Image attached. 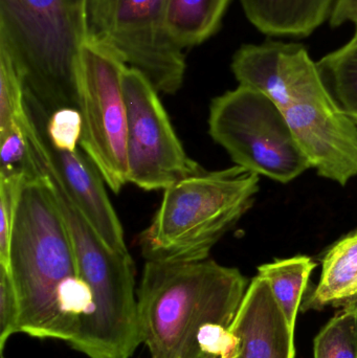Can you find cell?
I'll return each mask as SVG.
<instances>
[{"label":"cell","instance_id":"cell-25","mask_svg":"<svg viewBox=\"0 0 357 358\" xmlns=\"http://www.w3.org/2000/svg\"><path fill=\"white\" fill-rule=\"evenodd\" d=\"M329 22L333 27H339L346 22L357 23V0H335Z\"/></svg>","mask_w":357,"mask_h":358},{"label":"cell","instance_id":"cell-19","mask_svg":"<svg viewBox=\"0 0 357 358\" xmlns=\"http://www.w3.org/2000/svg\"><path fill=\"white\" fill-rule=\"evenodd\" d=\"M314 358H357V305L345 307L321 330Z\"/></svg>","mask_w":357,"mask_h":358},{"label":"cell","instance_id":"cell-10","mask_svg":"<svg viewBox=\"0 0 357 358\" xmlns=\"http://www.w3.org/2000/svg\"><path fill=\"white\" fill-rule=\"evenodd\" d=\"M123 90L127 107L129 183L147 192L168 187L203 169L178 138L159 92L143 73L126 67Z\"/></svg>","mask_w":357,"mask_h":358},{"label":"cell","instance_id":"cell-4","mask_svg":"<svg viewBox=\"0 0 357 358\" xmlns=\"http://www.w3.org/2000/svg\"><path fill=\"white\" fill-rule=\"evenodd\" d=\"M259 176L240 166L182 179L163 191L161 206L138 238L140 254L153 262H197L251 210Z\"/></svg>","mask_w":357,"mask_h":358},{"label":"cell","instance_id":"cell-1","mask_svg":"<svg viewBox=\"0 0 357 358\" xmlns=\"http://www.w3.org/2000/svg\"><path fill=\"white\" fill-rule=\"evenodd\" d=\"M249 281L215 261H146L138 289L143 343L151 358H198L196 336L209 323L231 327Z\"/></svg>","mask_w":357,"mask_h":358},{"label":"cell","instance_id":"cell-12","mask_svg":"<svg viewBox=\"0 0 357 358\" xmlns=\"http://www.w3.org/2000/svg\"><path fill=\"white\" fill-rule=\"evenodd\" d=\"M48 151L69 195L107 248L127 254L123 227L109 199L104 179L89 157L78 149L75 152L57 150L48 143Z\"/></svg>","mask_w":357,"mask_h":358},{"label":"cell","instance_id":"cell-6","mask_svg":"<svg viewBox=\"0 0 357 358\" xmlns=\"http://www.w3.org/2000/svg\"><path fill=\"white\" fill-rule=\"evenodd\" d=\"M287 123L310 166L321 176L346 185L357 176V125L325 87L305 46L286 43L281 60Z\"/></svg>","mask_w":357,"mask_h":358},{"label":"cell","instance_id":"cell-11","mask_svg":"<svg viewBox=\"0 0 357 358\" xmlns=\"http://www.w3.org/2000/svg\"><path fill=\"white\" fill-rule=\"evenodd\" d=\"M230 330L240 341L238 358H295V330L260 275L249 283Z\"/></svg>","mask_w":357,"mask_h":358},{"label":"cell","instance_id":"cell-8","mask_svg":"<svg viewBox=\"0 0 357 358\" xmlns=\"http://www.w3.org/2000/svg\"><path fill=\"white\" fill-rule=\"evenodd\" d=\"M86 42L140 71L159 94L182 90L186 55L168 29L166 0H86Z\"/></svg>","mask_w":357,"mask_h":358},{"label":"cell","instance_id":"cell-26","mask_svg":"<svg viewBox=\"0 0 357 358\" xmlns=\"http://www.w3.org/2000/svg\"><path fill=\"white\" fill-rule=\"evenodd\" d=\"M0 358H4L3 355H0Z\"/></svg>","mask_w":357,"mask_h":358},{"label":"cell","instance_id":"cell-16","mask_svg":"<svg viewBox=\"0 0 357 358\" xmlns=\"http://www.w3.org/2000/svg\"><path fill=\"white\" fill-rule=\"evenodd\" d=\"M231 0H166L170 35L182 50L196 48L221 27Z\"/></svg>","mask_w":357,"mask_h":358},{"label":"cell","instance_id":"cell-22","mask_svg":"<svg viewBox=\"0 0 357 358\" xmlns=\"http://www.w3.org/2000/svg\"><path fill=\"white\" fill-rule=\"evenodd\" d=\"M82 117L77 108H62L50 115L46 136L52 148L75 152L80 144Z\"/></svg>","mask_w":357,"mask_h":358},{"label":"cell","instance_id":"cell-20","mask_svg":"<svg viewBox=\"0 0 357 358\" xmlns=\"http://www.w3.org/2000/svg\"><path fill=\"white\" fill-rule=\"evenodd\" d=\"M25 90L10 55L0 48V132L27 120Z\"/></svg>","mask_w":357,"mask_h":358},{"label":"cell","instance_id":"cell-9","mask_svg":"<svg viewBox=\"0 0 357 358\" xmlns=\"http://www.w3.org/2000/svg\"><path fill=\"white\" fill-rule=\"evenodd\" d=\"M126 67L112 52L86 42L78 77V110L82 117L79 146L115 194L129 183L123 90Z\"/></svg>","mask_w":357,"mask_h":358},{"label":"cell","instance_id":"cell-2","mask_svg":"<svg viewBox=\"0 0 357 358\" xmlns=\"http://www.w3.org/2000/svg\"><path fill=\"white\" fill-rule=\"evenodd\" d=\"M10 271L20 309V334L71 342L64 301L80 275L62 217L38 172L21 191Z\"/></svg>","mask_w":357,"mask_h":358},{"label":"cell","instance_id":"cell-23","mask_svg":"<svg viewBox=\"0 0 357 358\" xmlns=\"http://www.w3.org/2000/svg\"><path fill=\"white\" fill-rule=\"evenodd\" d=\"M198 358H238L240 341L230 328L209 323L199 329L196 336Z\"/></svg>","mask_w":357,"mask_h":358},{"label":"cell","instance_id":"cell-21","mask_svg":"<svg viewBox=\"0 0 357 358\" xmlns=\"http://www.w3.org/2000/svg\"><path fill=\"white\" fill-rule=\"evenodd\" d=\"M27 178L0 176V266L10 268V244L21 191Z\"/></svg>","mask_w":357,"mask_h":358},{"label":"cell","instance_id":"cell-13","mask_svg":"<svg viewBox=\"0 0 357 358\" xmlns=\"http://www.w3.org/2000/svg\"><path fill=\"white\" fill-rule=\"evenodd\" d=\"M335 0H241L249 22L270 37L304 38L330 18Z\"/></svg>","mask_w":357,"mask_h":358},{"label":"cell","instance_id":"cell-5","mask_svg":"<svg viewBox=\"0 0 357 358\" xmlns=\"http://www.w3.org/2000/svg\"><path fill=\"white\" fill-rule=\"evenodd\" d=\"M60 214L92 292L89 313L68 345L88 358H130L143 343L133 260L107 248L73 202L63 203Z\"/></svg>","mask_w":357,"mask_h":358},{"label":"cell","instance_id":"cell-24","mask_svg":"<svg viewBox=\"0 0 357 358\" xmlns=\"http://www.w3.org/2000/svg\"><path fill=\"white\" fill-rule=\"evenodd\" d=\"M20 334V309L10 268L0 266V355L8 338Z\"/></svg>","mask_w":357,"mask_h":358},{"label":"cell","instance_id":"cell-17","mask_svg":"<svg viewBox=\"0 0 357 358\" xmlns=\"http://www.w3.org/2000/svg\"><path fill=\"white\" fill-rule=\"evenodd\" d=\"M316 267V263L307 256L276 260L258 267V275L268 282L293 330L310 275Z\"/></svg>","mask_w":357,"mask_h":358},{"label":"cell","instance_id":"cell-15","mask_svg":"<svg viewBox=\"0 0 357 358\" xmlns=\"http://www.w3.org/2000/svg\"><path fill=\"white\" fill-rule=\"evenodd\" d=\"M285 46L286 43L278 41L243 44L235 52L231 64L239 85L265 94L280 108L287 102L286 86L281 71Z\"/></svg>","mask_w":357,"mask_h":358},{"label":"cell","instance_id":"cell-27","mask_svg":"<svg viewBox=\"0 0 357 358\" xmlns=\"http://www.w3.org/2000/svg\"><path fill=\"white\" fill-rule=\"evenodd\" d=\"M356 31H357V23H356Z\"/></svg>","mask_w":357,"mask_h":358},{"label":"cell","instance_id":"cell-7","mask_svg":"<svg viewBox=\"0 0 357 358\" xmlns=\"http://www.w3.org/2000/svg\"><path fill=\"white\" fill-rule=\"evenodd\" d=\"M209 134L236 166L289 183L312 169L282 109L261 92L239 85L210 106Z\"/></svg>","mask_w":357,"mask_h":358},{"label":"cell","instance_id":"cell-3","mask_svg":"<svg viewBox=\"0 0 357 358\" xmlns=\"http://www.w3.org/2000/svg\"><path fill=\"white\" fill-rule=\"evenodd\" d=\"M86 41V0H0V48L18 69L25 96L48 119L78 109Z\"/></svg>","mask_w":357,"mask_h":358},{"label":"cell","instance_id":"cell-14","mask_svg":"<svg viewBox=\"0 0 357 358\" xmlns=\"http://www.w3.org/2000/svg\"><path fill=\"white\" fill-rule=\"evenodd\" d=\"M357 305V231L335 242L322 260V273L303 311Z\"/></svg>","mask_w":357,"mask_h":358},{"label":"cell","instance_id":"cell-18","mask_svg":"<svg viewBox=\"0 0 357 358\" xmlns=\"http://www.w3.org/2000/svg\"><path fill=\"white\" fill-rule=\"evenodd\" d=\"M316 63L325 87L357 125V31L345 45Z\"/></svg>","mask_w":357,"mask_h":358}]
</instances>
